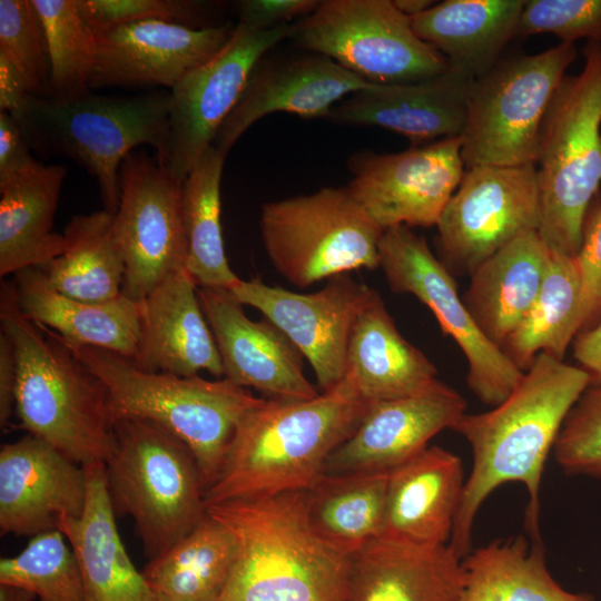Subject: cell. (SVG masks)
Masks as SVG:
<instances>
[{
  "label": "cell",
  "instance_id": "d6a6232c",
  "mask_svg": "<svg viewBox=\"0 0 601 601\" xmlns=\"http://www.w3.org/2000/svg\"><path fill=\"white\" fill-rule=\"evenodd\" d=\"M390 472L323 473L305 490L307 518L317 535L348 556L378 539Z\"/></svg>",
  "mask_w": 601,
  "mask_h": 601
},
{
  "label": "cell",
  "instance_id": "30bf717a",
  "mask_svg": "<svg viewBox=\"0 0 601 601\" xmlns=\"http://www.w3.org/2000/svg\"><path fill=\"white\" fill-rule=\"evenodd\" d=\"M259 229L273 267L296 287L378 267L384 230L346 187L265 203Z\"/></svg>",
  "mask_w": 601,
  "mask_h": 601
},
{
  "label": "cell",
  "instance_id": "6da1fadb",
  "mask_svg": "<svg viewBox=\"0 0 601 601\" xmlns=\"http://www.w3.org/2000/svg\"><path fill=\"white\" fill-rule=\"evenodd\" d=\"M591 384L589 374L540 353L512 393L490 411L464 414L453 428L471 446L473 465L465 480L449 545L463 559L471 552L475 516L504 483L528 490L525 528L541 543L540 486L544 464L571 407Z\"/></svg>",
  "mask_w": 601,
  "mask_h": 601
},
{
  "label": "cell",
  "instance_id": "836d02e7",
  "mask_svg": "<svg viewBox=\"0 0 601 601\" xmlns=\"http://www.w3.org/2000/svg\"><path fill=\"white\" fill-rule=\"evenodd\" d=\"M236 554L233 533L206 512L188 534L149 560L141 573L157 601H218Z\"/></svg>",
  "mask_w": 601,
  "mask_h": 601
},
{
  "label": "cell",
  "instance_id": "277c9868",
  "mask_svg": "<svg viewBox=\"0 0 601 601\" xmlns=\"http://www.w3.org/2000/svg\"><path fill=\"white\" fill-rule=\"evenodd\" d=\"M0 321L17 354L20 426L81 466L105 463L115 447L106 385L53 332L21 314L12 282L1 285Z\"/></svg>",
  "mask_w": 601,
  "mask_h": 601
},
{
  "label": "cell",
  "instance_id": "74e56055",
  "mask_svg": "<svg viewBox=\"0 0 601 601\" xmlns=\"http://www.w3.org/2000/svg\"><path fill=\"white\" fill-rule=\"evenodd\" d=\"M226 156L211 145L183 186L186 270L204 288L230 289L240 279L228 264L220 224V179Z\"/></svg>",
  "mask_w": 601,
  "mask_h": 601
},
{
  "label": "cell",
  "instance_id": "cb8c5ba5",
  "mask_svg": "<svg viewBox=\"0 0 601 601\" xmlns=\"http://www.w3.org/2000/svg\"><path fill=\"white\" fill-rule=\"evenodd\" d=\"M198 286L186 269L173 273L140 307V336L134 363L149 372L224 376L218 347L201 309Z\"/></svg>",
  "mask_w": 601,
  "mask_h": 601
},
{
  "label": "cell",
  "instance_id": "f907efd6",
  "mask_svg": "<svg viewBox=\"0 0 601 601\" xmlns=\"http://www.w3.org/2000/svg\"><path fill=\"white\" fill-rule=\"evenodd\" d=\"M573 357L578 366L591 378V384L601 385V321L581 331L572 342Z\"/></svg>",
  "mask_w": 601,
  "mask_h": 601
},
{
  "label": "cell",
  "instance_id": "e0dca14e",
  "mask_svg": "<svg viewBox=\"0 0 601 601\" xmlns=\"http://www.w3.org/2000/svg\"><path fill=\"white\" fill-rule=\"evenodd\" d=\"M245 306L259 311L308 361L323 392L334 388L347 371V348L354 325L378 294L351 273L336 275L314 293H295L239 279L230 289Z\"/></svg>",
  "mask_w": 601,
  "mask_h": 601
},
{
  "label": "cell",
  "instance_id": "484cf974",
  "mask_svg": "<svg viewBox=\"0 0 601 601\" xmlns=\"http://www.w3.org/2000/svg\"><path fill=\"white\" fill-rule=\"evenodd\" d=\"M464 484L460 457L427 446L390 472L381 536L421 545L449 544Z\"/></svg>",
  "mask_w": 601,
  "mask_h": 601
},
{
  "label": "cell",
  "instance_id": "60d3db41",
  "mask_svg": "<svg viewBox=\"0 0 601 601\" xmlns=\"http://www.w3.org/2000/svg\"><path fill=\"white\" fill-rule=\"evenodd\" d=\"M0 50L21 70L31 96L52 97L46 37L31 0H0Z\"/></svg>",
  "mask_w": 601,
  "mask_h": 601
},
{
  "label": "cell",
  "instance_id": "8fae6325",
  "mask_svg": "<svg viewBox=\"0 0 601 601\" xmlns=\"http://www.w3.org/2000/svg\"><path fill=\"white\" fill-rule=\"evenodd\" d=\"M292 39L373 83L420 81L450 68L440 51L416 36L393 0L321 1L294 23Z\"/></svg>",
  "mask_w": 601,
  "mask_h": 601
},
{
  "label": "cell",
  "instance_id": "ac0fdd59",
  "mask_svg": "<svg viewBox=\"0 0 601 601\" xmlns=\"http://www.w3.org/2000/svg\"><path fill=\"white\" fill-rule=\"evenodd\" d=\"M236 26L207 28L144 20L96 32L97 55L90 89L164 86L170 90L217 55Z\"/></svg>",
  "mask_w": 601,
  "mask_h": 601
},
{
  "label": "cell",
  "instance_id": "ffe728a7",
  "mask_svg": "<svg viewBox=\"0 0 601 601\" xmlns=\"http://www.w3.org/2000/svg\"><path fill=\"white\" fill-rule=\"evenodd\" d=\"M465 413L464 397L439 380L416 394L372 402L324 473L392 471L424 451L441 431L453 430Z\"/></svg>",
  "mask_w": 601,
  "mask_h": 601
},
{
  "label": "cell",
  "instance_id": "d6986e66",
  "mask_svg": "<svg viewBox=\"0 0 601 601\" xmlns=\"http://www.w3.org/2000/svg\"><path fill=\"white\" fill-rule=\"evenodd\" d=\"M198 298L220 355L224 376L272 400L319 395L304 374V357L265 317L252 321L229 289L198 287Z\"/></svg>",
  "mask_w": 601,
  "mask_h": 601
},
{
  "label": "cell",
  "instance_id": "5bb4252c",
  "mask_svg": "<svg viewBox=\"0 0 601 601\" xmlns=\"http://www.w3.org/2000/svg\"><path fill=\"white\" fill-rule=\"evenodd\" d=\"M114 231L126 263L122 295L142 300L165 278L186 269L183 186L157 158L131 151L119 171Z\"/></svg>",
  "mask_w": 601,
  "mask_h": 601
},
{
  "label": "cell",
  "instance_id": "7dc6e473",
  "mask_svg": "<svg viewBox=\"0 0 601 601\" xmlns=\"http://www.w3.org/2000/svg\"><path fill=\"white\" fill-rule=\"evenodd\" d=\"M36 162L17 120L9 112L0 111V186Z\"/></svg>",
  "mask_w": 601,
  "mask_h": 601
},
{
  "label": "cell",
  "instance_id": "e575fe53",
  "mask_svg": "<svg viewBox=\"0 0 601 601\" xmlns=\"http://www.w3.org/2000/svg\"><path fill=\"white\" fill-rule=\"evenodd\" d=\"M61 255L38 267L58 292L90 303L122 295L126 263L114 231V214L102 209L73 216L63 230Z\"/></svg>",
  "mask_w": 601,
  "mask_h": 601
},
{
  "label": "cell",
  "instance_id": "44dd1931",
  "mask_svg": "<svg viewBox=\"0 0 601 601\" xmlns=\"http://www.w3.org/2000/svg\"><path fill=\"white\" fill-rule=\"evenodd\" d=\"M87 500L83 467L28 434L0 450V530L35 536L81 516Z\"/></svg>",
  "mask_w": 601,
  "mask_h": 601
},
{
  "label": "cell",
  "instance_id": "5b68a950",
  "mask_svg": "<svg viewBox=\"0 0 601 601\" xmlns=\"http://www.w3.org/2000/svg\"><path fill=\"white\" fill-rule=\"evenodd\" d=\"M60 341L106 385L114 424L142 418L171 432L194 453L206 490L238 426L264 401L225 377L149 372L120 354Z\"/></svg>",
  "mask_w": 601,
  "mask_h": 601
},
{
  "label": "cell",
  "instance_id": "816d5d0a",
  "mask_svg": "<svg viewBox=\"0 0 601 601\" xmlns=\"http://www.w3.org/2000/svg\"><path fill=\"white\" fill-rule=\"evenodd\" d=\"M37 595L22 587L0 583V601H35Z\"/></svg>",
  "mask_w": 601,
  "mask_h": 601
},
{
  "label": "cell",
  "instance_id": "681fc988",
  "mask_svg": "<svg viewBox=\"0 0 601 601\" xmlns=\"http://www.w3.org/2000/svg\"><path fill=\"white\" fill-rule=\"evenodd\" d=\"M30 95L29 85L21 70L0 50V111L16 116Z\"/></svg>",
  "mask_w": 601,
  "mask_h": 601
},
{
  "label": "cell",
  "instance_id": "7c38bea8",
  "mask_svg": "<svg viewBox=\"0 0 601 601\" xmlns=\"http://www.w3.org/2000/svg\"><path fill=\"white\" fill-rule=\"evenodd\" d=\"M378 267L394 293L411 294L430 308L443 334L467 361V385L489 406L503 402L524 372L477 327L459 296L454 276L433 254L424 237L400 225L384 229Z\"/></svg>",
  "mask_w": 601,
  "mask_h": 601
},
{
  "label": "cell",
  "instance_id": "4fadbf2b",
  "mask_svg": "<svg viewBox=\"0 0 601 601\" xmlns=\"http://www.w3.org/2000/svg\"><path fill=\"white\" fill-rule=\"evenodd\" d=\"M540 195L534 164L466 168L436 225L439 259L471 275L519 236L538 230Z\"/></svg>",
  "mask_w": 601,
  "mask_h": 601
},
{
  "label": "cell",
  "instance_id": "7402d4cb",
  "mask_svg": "<svg viewBox=\"0 0 601 601\" xmlns=\"http://www.w3.org/2000/svg\"><path fill=\"white\" fill-rule=\"evenodd\" d=\"M372 83L319 53L264 56L254 67L238 102L218 129L213 146L227 155L252 125L269 114L326 118L343 97Z\"/></svg>",
  "mask_w": 601,
  "mask_h": 601
},
{
  "label": "cell",
  "instance_id": "f546056e",
  "mask_svg": "<svg viewBox=\"0 0 601 601\" xmlns=\"http://www.w3.org/2000/svg\"><path fill=\"white\" fill-rule=\"evenodd\" d=\"M524 4L525 0H445L410 19L416 36L440 51L451 69L477 79L516 37Z\"/></svg>",
  "mask_w": 601,
  "mask_h": 601
},
{
  "label": "cell",
  "instance_id": "4dcf8cb0",
  "mask_svg": "<svg viewBox=\"0 0 601 601\" xmlns=\"http://www.w3.org/2000/svg\"><path fill=\"white\" fill-rule=\"evenodd\" d=\"M62 165L37 161L0 186V276L40 267L62 254L65 237L52 231Z\"/></svg>",
  "mask_w": 601,
  "mask_h": 601
},
{
  "label": "cell",
  "instance_id": "2e32d148",
  "mask_svg": "<svg viewBox=\"0 0 601 601\" xmlns=\"http://www.w3.org/2000/svg\"><path fill=\"white\" fill-rule=\"evenodd\" d=\"M461 148L452 137L396 154H354L346 188L383 230L436 226L465 173Z\"/></svg>",
  "mask_w": 601,
  "mask_h": 601
},
{
  "label": "cell",
  "instance_id": "8992f818",
  "mask_svg": "<svg viewBox=\"0 0 601 601\" xmlns=\"http://www.w3.org/2000/svg\"><path fill=\"white\" fill-rule=\"evenodd\" d=\"M169 107L170 93L164 91L134 97L89 92L72 100L30 95L13 118L31 150L71 159L95 177L104 209L115 214L120 167L136 147H152L165 166Z\"/></svg>",
  "mask_w": 601,
  "mask_h": 601
},
{
  "label": "cell",
  "instance_id": "ee69618b",
  "mask_svg": "<svg viewBox=\"0 0 601 601\" xmlns=\"http://www.w3.org/2000/svg\"><path fill=\"white\" fill-rule=\"evenodd\" d=\"M95 32L134 21L162 20L191 28L203 24L205 4L186 0H77Z\"/></svg>",
  "mask_w": 601,
  "mask_h": 601
},
{
  "label": "cell",
  "instance_id": "f1b7e54d",
  "mask_svg": "<svg viewBox=\"0 0 601 601\" xmlns=\"http://www.w3.org/2000/svg\"><path fill=\"white\" fill-rule=\"evenodd\" d=\"M551 258L552 252L538 230H531L470 275L463 303L485 337L501 349L535 303Z\"/></svg>",
  "mask_w": 601,
  "mask_h": 601
},
{
  "label": "cell",
  "instance_id": "603a6c76",
  "mask_svg": "<svg viewBox=\"0 0 601 601\" xmlns=\"http://www.w3.org/2000/svg\"><path fill=\"white\" fill-rule=\"evenodd\" d=\"M474 79L449 68L405 83H372L335 105L327 119L339 125L377 126L407 138L412 146L460 137Z\"/></svg>",
  "mask_w": 601,
  "mask_h": 601
},
{
  "label": "cell",
  "instance_id": "4316f807",
  "mask_svg": "<svg viewBox=\"0 0 601 601\" xmlns=\"http://www.w3.org/2000/svg\"><path fill=\"white\" fill-rule=\"evenodd\" d=\"M87 500L81 516L65 519L63 533L78 560L83 601H157L128 555L116 525L104 462L82 465Z\"/></svg>",
  "mask_w": 601,
  "mask_h": 601
},
{
  "label": "cell",
  "instance_id": "52a82bcc",
  "mask_svg": "<svg viewBox=\"0 0 601 601\" xmlns=\"http://www.w3.org/2000/svg\"><path fill=\"white\" fill-rule=\"evenodd\" d=\"M580 73L565 76L544 117L535 160L538 233L552 253L575 257L601 184V42L588 41Z\"/></svg>",
  "mask_w": 601,
  "mask_h": 601
},
{
  "label": "cell",
  "instance_id": "1f68e13d",
  "mask_svg": "<svg viewBox=\"0 0 601 601\" xmlns=\"http://www.w3.org/2000/svg\"><path fill=\"white\" fill-rule=\"evenodd\" d=\"M346 373L370 402L413 395L437 381L436 366L402 336L380 294L354 325Z\"/></svg>",
  "mask_w": 601,
  "mask_h": 601
},
{
  "label": "cell",
  "instance_id": "83f0119b",
  "mask_svg": "<svg viewBox=\"0 0 601 601\" xmlns=\"http://www.w3.org/2000/svg\"><path fill=\"white\" fill-rule=\"evenodd\" d=\"M12 283L21 314L63 342L135 357L140 336L139 302L124 295L105 303L69 297L55 289L38 267L18 272Z\"/></svg>",
  "mask_w": 601,
  "mask_h": 601
},
{
  "label": "cell",
  "instance_id": "f35d334b",
  "mask_svg": "<svg viewBox=\"0 0 601 601\" xmlns=\"http://www.w3.org/2000/svg\"><path fill=\"white\" fill-rule=\"evenodd\" d=\"M43 28L52 98L72 100L90 92L97 36L77 0H31Z\"/></svg>",
  "mask_w": 601,
  "mask_h": 601
},
{
  "label": "cell",
  "instance_id": "7bdbcfd3",
  "mask_svg": "<svg viewBox=\"0 0 601 601\" xmlns=\"http://www.w3.org/2000/svg\"><path fill=\"white\" fill-rule=\"evenodd\" d=\"M552 33L561 43L601 42V0H525L516 36Z\"/></svg>",
  "mask_w": 601,
  "mask_h": 601
},
{
  "label": "cell",
  "instance_id": "f5cc1de1",
  "mask_svg": "<svg viewBox=\"0 0 601 601\" xmlns=\"http://www.w3.org/2000/svg\"><path fill=\"white\" fill-rule=\"evenodd\" d=\"M394 6L408 18L418 16L432 6L435 4V1L432 0H393Z\"/></svg>",
  "mask_w": 601,
  "mask_h": 601
},
{
  "label": "cell",
  "instance_id": "ab89813d",
  "mask_svg": "<svg viewBox=\"0 0 601 601\" xmlns=\"http://www.w3.org/2000/svg\"><path fill=\"white\" fill-rule=\"evenodd\" d=\"M59 530L35 536L17 555L0 561V583L32 591L39 601H83L80 566Z\"/></svg>",
  "mask_w": 601,
  "mask_h": 601
},
{
  "label": "cell",
  "instance_id": "c3c4849f",
  "mask_svg": "<svg viewBox=\"0 0 601 601\" xmlns=\"http://www.w3.org/2000/svg\"><path fill=\"white\" fill-rule=\"evenodd\" d=\"M18 385V362L13 343L9 336L0 333V425L7 427L16 413Z\"/></svg>",
  "mask_w": 601,
  "mask_h": 601
},
{
  "label": "cell",
  "instance_id": "d590c367",
  "mask_svg": "<svg viewBox=\"0 0 601 601\" xmlns=\"http://www.w3.org/2000/svg\"><path fill=\"white\" fill-rule=\"evenodd\" d=\"M460 601H593L565 590L551 575L541 543L523 536L494 541L462 559Z\"/></svg>",
  "mask_w": 601,
  "mask_h": 601
},
{
  "label": "cell",
  "instance_id": "bcb514c9",
  "mask_svg": "<svg viewBox=\"0 0 601 601\" xmlns=\"http://www.w3.org/2000/svg\"><path fill=\"white\" fill-rule=\"evenodd\" d=\"M319 3V0H243L237 3L238 23L255 30H267L289 24L298 17H307Z\"/></svg>",
  "mask_w": 601,
  "mask_h": 601
},
{
  "label": "cell",
  "instance_id": "8d00e7d4",
  "mask_svg": "<svg viewBox=\"0 0 601 601\" xmlns=\"http://www.w3.org/2000/svg\"><path fill=\"white\" fill-rule=\"evenodd\" d=\"M582 329V285L575 257L552 253L532 308L502 351L523 372L544 353L562 359Z\"/></svg>",
  "mask_w": 601,
  "mask_h": 601
},
{
  "label": "cell",
  "instance_id": "3957f363",
  "mask_svg": "<svg viewBox=\"0 0 601 601\" xmlns=\"http://www.w3.org/2000/svg\"><path fill=\"white\" fill-rule=\"evenodd\" d=\"M206 512L237 543L218 601H345L352 556L314 531L305 491L229 500L207 505Z\"/></svg>",
  "mask_w": 601,
  "mask_h": 601
},
{
  "label": "cell",
  "instance_id": "9c48e42d",
  "mask_svg": "<svg viewBox=\"0 0 601 601\" xmlns=\"http://www.w3.org/2000/svg\"><path fill=\"white\" fill-rule=\"evenodd\" d=\"M573 43L499 61L467 95L461 154L466 168L534 164L549 106L577 59Z\"/></svg>",
  "mask_w": 601,
  "mask_h": 601
},
{
  "label": "cell",
  "instance_id": "b9f144b4",
  "mask_svg": "<svg viewBox=\"0 0 601 601\" xmlns=\"http://www.w3.org/2000/svg\"><path fill=\"white\" fill-rule=\"evenodd\" d=\"M553 454L566 474L601 479V385L590 384L571 407Z\"/></svg>",
  "mask_w": 601,
  "mask_h": 601
},
{
  "label": "cell",
  "instance_id": "f6af8a7d",
  "mask_svg": "<svg viewBox=\"0 0 601 601\" xmlns=\"http://www.w3.org/2000/svg\"><path fill=\"white\" fill-rule=\"evenodd\" d=\"M575 260L581 276L584 331L601 321V196L595 195L585 214Z\"/></svg>",
  "mask_w": 601,
  "mask_h": 601
},
{
  "label": "cell",
  "instance_id": "d4e9b609",
  "mask_svg": "<svg viewBox=\"0 0 601 601\" xmlns=\"http://www.w3.org/2000/svg\"><path fill=\"white\" fill-rule=\"evenodd\" d=\"M462 559L449 544L378 538L351 558L345 601H460Z\"/></svg>",
  "mask_w": 601,
  "mask_h": 601
},
{
  "label": "cell",
  "instance_id": "ba28073f",
  "mask_svg": "<svg viewBox=\"0 0 601 601\" xmlns=\"http://www.w3.org/2000/svg\"><path fill=\"white\" fill-rule=\"evenodd\" d=\"M114 432L105 462L108 496L116 516H131L151 560L204 519L205 484L191 450L162 426L122 418Z\"/></svg>",
  "mask_w": 601,
  "mask_h": 601
},
{
  "label": "cell",
  "instance_id": "9a60e30c",
  "mask_svg": "<svg viewBox=\"0 0 601 601\" xmlns=\"http://www.w3.org/2000/svg\"><path fill=\"white\" fill-rule=\"evenodd\" d=\"M294 23L255 30L237 23L210 60L187 73L170 91L169 140L165 166L185 181L238 102L257 62L292 38Z\"/></svg>",
  "mask_w": 601,
  "mask_h": 601
},
{
  "label": "cell",
  "instance_id": "7a4b0ae2",
  "mask_svg": "<svg viewBox=\"0 0 601 601\" xmlns=\"http://www.w3.org/2000/svg\"><path fill=\"white\" fill-rule=\"evenodd\" d=\"M371 403L348 373L311 400L264 398L234 434L205 492V506L307 490L356 431Z\"/></svg>",
  "mask_w": 601,
  "mask_h": 601
}]
</instances>
